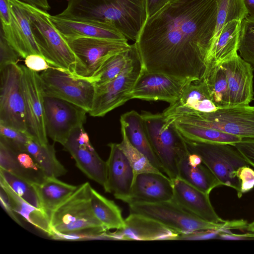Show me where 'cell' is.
Instances as JSON below:
<instances>
[{
    "instance_id": "44",
    "label": "cell",
    "mask_w": 254,
    "mask_h": 254,
    "mask_svg": "<svg viewBox=\"0 0 254 254\" xmlns=\"http://www.w3.org/2000/svg\"><path fill=\"white\" fill-rule=\"evenodd\" d=\"M245 160L254 168V139L244 138L233 145Z\"/></svg>"
},
{
    "instance_id": "49",
    "label": "cell",
    "mask_w": 254,
    "mask_h": 254,
    "mask_svg": "<svg viewBox=\"0 0 254 254\" xmlns=\"http://www.w3.org/2000/svg\"><path fill=\"white\" fill-rule=\"evenodd\" d=\"M23 2L29 4L42 10L48 11L51 7L48 0H18Z\"/></svg>"
},
{
    "instance_id": "25",
    "label": "cell",
    "mask_w": 254,
    "mask_h": 254,
    "mask_svg": "<svg viewBox=\"0 0 254 254\" xmlns=\"http://www.w3.org/2000/svg\"><path fill=\"white\" fill-rule=\"evenodd\" d=\"M241 22V20L234 19L223 27L217 39L209 49L202 80L221 63L238 54Z\"/></svg>"
},
{
    "instance_id": "29",
    "label": "cell",
    "mask_w": 254,
    "mask_h": 254,
    "mask_svg": "<svg viewBox=\"0 0 254 254\" xmlns=\"http://www.w3.org/2000/svg\"><path fill=\"white\" fill-rule=\"evenodd\" d=\"M167 109L211 112L218 108L211 101L204 83L201 80H193L187 85L179 100Z\"/></svg>"
},
{
    "instance_id": "1",
    "label": "cell",
    "mask_w": 254,
    "mask_h": 254,
    "mask_svg": "<svg viewBox=\"0 0 254 254\" xmlns=\"http://www.w3.org/2000/svg\"><path fill=\"white\" fill-rule=\"evenodd\" d=\"M217 13V0H171L147 18L134 43L142 68L201 80Z\"/></svg>"
},
{
    "instance_id": "38",
    "label": "cell",
    "mask_w": 254,
    "mask_h": 254,
    "mask_svg": "<svg viewBox=\"0 0 254 254\" xmlns=\"http://www.w3.org/2000/svg\"><path fill=\"white\" fill-rule=\"evenodd\" d=\"M0 177L26 202L42 210L38 193L33 184L0 168Z\"/></svg>"
},
{
    "instance_id": "45",
    "label": "cell",
    "mask_w": 254,
    "mask_h": 254,
    "mask_svg": "<svg viewBox=\"0 0 254 254\" xmlns=\"http://www.w3.org/2000/svg\"><path fill=\"white\" fill-rule=\"evenodd\" d=\"M25 64L28 68L37 72L44 71L51 67L43 56L36 54L28 56L25 59Z\"/></svg>"
},
{
    "instance_id": "24",
    "label": "cell",
    "mask_w": 254,
    "mask_h": 254,
    "mask_svg": "<svg viewBox=\"0 0 254 254\" xmlns=\"http://www.w3.org/2000/svg\"><path fill=\"white\" fill-rule=\"evenodd\" d=\"M53 25L64 38L96 37L123 41L127 39L113 26L96 21L71 19L49 14Z\"/></svg>"
},
{
    "instance_id": "46",
    "label": "cell",
    "mask_w": 254,
    "mask_h": 254,
    "mask_svg": "<svg viewBox=\"0 0 254 254\" xmlns=\"http://www.w3.org/2000/svg\"><path fill=\"white\" fill-rule=\"evenodd\" d=\"M0 204L4 210L15 222L21 226L23 224L20 221L18 215L14 212L11 206L8 195L4 189L0 186Z\"/></svg>"
},
{
    "instance_id": "2",
    "label": "cell",
    "mask_w": 254,
    "mask_h": 254,
    "mask_svg": "<svg viewBox=\"0 0 254 254\" xmlns=\"http://www.w3.org/2000/svg\"><path fill=\"white\" fill-rule=\"evenodd\" d=\"M57 15L110 25L134 42L148 18L146 0H68Z\"/></svg>"
},
{
    "instance_id": "48",
    "label": "cell",
    "mask_w": 254,
    "mask_h": 254,
    "mask_svg": "<svg viewBox=\"0 0 254 254\" xmlns=\"http://www.w3.org/2000/svg\"><path fill=\"white\" fill-rule=\"evenodd\" d=\"M219 239L227 240H254V233H247L244 234H236L231 231L222 232L219 235Z\"/></svg>"
},
{
    "instance_id": "43",
    "label": "cell",
    "mask_w": 254,
    "mask_h": 254,
    "mask_svg": "<svg viewBox=\"0 0 254 254\" xmlns=\"http://www.w3.org/2000/svg\"><path fill=\"white\" fill-rule=\"evenodd\" d=\"M237 176L240 181L241 193L242 195L254 187V170L249 166L239 168L237 171Z\"/></svg>"
},
{
    "instance_id": "37",
    "label": "cell",
    "mask_w": 254,
    "mask_h": 254,
    "mask_svg": "<svg viewBox=\"0 0 254 254\" xmlns=\"http://www.w3.org/2000/svg\"><path fill=\"white\" fill-rule=\"evenodd\" d=\"M121 133L122 141L118 143V145L128 160L133 170L134 178L137 175L142 173H162L151 163L143 154L132 145L122 128Z\"/></svg>"
},
{
    "instance_id": "20",
    "label": "cell",
    "mask_w": 254,
    "mask_h": 254,
    "mask_svg": "<svg viewBox=\"0 0 254 254\" xmlns=\"http://www.w3.org/2000/svg\"><path fill=\"white\" fill-rule=\"evenodd\" d=\"M110 151L107 165V179L103 188L117 199L127 203L134 182L133 170L118 143L108 144Z\"/></svg>"
},
{
    "instance_id": "42",
    "label": "cell",
    "mask_w": 254,
    "mask_h": 254,
    "mask_svg": "<svg viewBox=\"0 0 254 254\" xmlns=\"http://www.w3.org/2000/svg\"><path fill=\"white\" fill-rule=\"evenodd\" d=\"M20 56L8 43L0 31V69L11 64H17Z\"/></svg>"
},
{
    "instance_id": "32",
    "label": "cell",
    "mask_w": 254,
    "mask_h": 254,
    "mask_svg": "<svg viewBox=\"0 0 254 254\" xmlns=\"http://www.w3.org/2000/svg\"><path fill=\"white\" fill-rule=\"evenodd\" d=\"M173 122L182 136L190 141L202 143H225L234 145L242 139L240 137L212 128Z\"/></svg>"
},
{
    "instance_id": "47",
    "label": "cell",
    "mask_w": 254,
    "mask_h": 254,
    "mask_svg": "<svg viewBox=\"0 0 254 254\" xmlns=\"http://www.w3.org/2000/svg\"><path fill=\"white\" fill-rule=\"evenodd\" d=\"M148 18L156 13L171 0H146Z\"/></svg>"
},
{
    "instance_id": "34",
    "label": "cell",
    "mask_w": 254,
    "mask_h": 254,
    "mask_svg": "<svg viewBox=\"0 0 254 254\" xmlns=\"http://www.w3.org/2000/svg\"><path fill=\"white\" fill-rule=\"evenodd\" d=\"M26 150L35 159L47 177L58 178L65 175L67 170L58 160L53 145H42L30 138Z\"/></svg>"
},
{
    "instance_id": "7",
    "label": "cell",
    "mask_w": 254,
    "mask_h": 254,
    "mask_svg": "<svg viewBox=\"0 0 254 254\" xmlns=\"http://www.w3.org/2000/svg\"><path fill=\"white\" fill-rule=\"evenodd\" d=\"M141 115L150 143L163 171L172 181L176 179L179 161L189 152L185 138L174 123L166 119L162 113L143 111Z\"/></svg>"
},
{
    "instance_id": "22",
    "label": "cell",
    "mask_w": 254,
    "mask_h": 254,
    "mask_svg": "<svg viewBox=\"0 0 254 254\" xmlns=\"http://www.w3.org/2000/svg\"><path fill=\"white\" fill-rule=\"evenodd\" d=\"M172 181L162 173L147 172L137 175L127 203H158L173 199Z\"/></svg>"
},
{
    "instance_id": "13",
    "label": "cell",
    "mask_w": 254,
    "mask_h": 254,
    "mask_svg": "<svg viewBox=\"0 0 254 254\" xmlns=\"http://www.w3.org/2000/svg\"><path fill=\"white\" fill-rule=\"evenodd\" d=\"M27 134L42 145L49 144L45 125L44 95L38 72L20 65Z\"/></svg>"
},
{
    "instance_id": "31",
    "label": "cell",
    "mask_w": 254,
    "mask_h": 254,
    "mask_svg": "<svg viewBox=\"0 0 254 254\" xmlns=\"http://www.w3.org/2000/svg\"><path fill=\"white\" fill-rule=\"evenodd\" d=\"M90 202L94 215L108 231L119 230L125 226V219L119 207L92 188Z\"/></svg>"
},
{
    "instance_id": "39",
    "label": "cell",
    "mask_w": 254,
    "mask_h": 254,
    "mask_svg": "<svg viewBox=\"0 0 254 254\" xmlns=\"http://www.w3.org/2000/svg\"><path fill=\"white\" fill-rule=\"evenodd\" d=\"M238 51L241 58L254 66V19L248 16L241 22Z\"/></svg>"
},
{
    "instance_id": "27",
    "label": "cell",
    "mask_w": 254,
    "mask_h": 254,
    "mask_svg": "<svg viewBox=\"0 0 254 254\" xmlns=\"http://www.w3.org/2000/svg\"><path fill=\"white\" fill-rule=\"evenodd\" d=\"M121 128L129 141L143 154L151 163L162 172V167L150 143L144 119L141 114L131 110L123 114L120 118Z\"/></svg>"
},
{
    "instance_id": "9",
    "label": "cell",
    "mask_w": 254,
    "mask_h": 254,
    "mask_svg": "<svg viewBox=\"0 0 254 254\" xmlns=\"http://www.w3.org/2000/svg\"><path fill=\"white\" fill-rule=\"evenodd\" d=\"M39 75L44 96L65 100L82 108L88 113L90 112L95 92L93 82L53 66Z\"/></svg>"
},
{
    "instance_id": "5",
    "label": "cell",
    "mask_w": 254,
    "mask_h": 254,
    "mask_svg": "<svg viewBox=\"0 0 254 254\" xmlns=\"http://www.w3.org/2000/svg\"><path fill=\"white\" fill-rule=\"evenodd\" d=\"M128 205L130 213L150 217L179 233L206 229L244 230L248 224L243 219L210 222L187 212L172 200L158 203L135 202Z\"/></svg>"
},
{
    "instance_id": "28",
    "label": "cell",
    "mask_w": 254,
    "mask_h": 254,
    "mask_svg": "<svg viewBox=\"0 0 254 254\" xmlns=\"http://www.w3.org/2000/svg\"><path fill=\"white\" fill-rule=\"evenodd\" d=\"M42 210L50 219L54 211L78 188L62 182L57 178L47 177L40 184L34 185Z\"/></svg>"
},
{
    "instance_id": "11",
    "label": "cell",
    "mask_w": 254,
    "mask_h": 254,
    "mask_svg": "<svg viewBox=\"0 0 254 254\" xmlns=\"http://www.w3.org/2000/svg\"><path fill=\"white\" fill-rule=\"evenodd\" d=\"M142 68L138 52L127 67L116 77L102 85L94 86L92 106L88 113L95 117L104 116L129 100L128 95Z\"/></svg>"
},
{
    "instance_id": "12",
    "label": "cell",
    "mask_w": 254,
    "mask_h": 254,
    "mask_svg": "<svg viewBox=\"0 0 254 254\" xmlns=\"http://www.w3.org/2000/svg\"><path fill=\"white\" fill-rule=\"evenodd\" d=\"M0 124L27 134L21 68L17 64L0 69Z\"/></svg>"
},
{
    "instance_id": "19",
    "label": "cell",
    "mask_w": 254,
    "mask_h": 254,
    "mask_svg": "<svg viewBox=\"0 0 254 254\" xmlns=\"http://www.w3.org/2000/svg\"><path fill=\"white\" fill-rule=\"evenodd\" d=\"M179 233L156 220L142 214L130 213L125 219V226L106 233L107 240H175Z\"/></svg>"
},
{
    "instance_id": "8",
    "label": "cell",
    "mask_w": 254,
    "mask_h": 254,
    "mask_svg": "<svg viewBox=\"0 0 254 254\" xmlns=\"http://www.w3.org/2000/svg\"><path fill=\"white\" fill-rule=\"evenodd\" d=\"M185 139L189 152L199 156L223 186L235 189L238 197H241L237 171L240 167L250 165L238 150L229 144L202 143Z\"/></svg>"
},
{
    "instance_id": "10",
    "label": "cell",
    "mask_w": 254,
    "mask_h": 254,
    "mask_svg": "<svg viewBox=\"0 0 254 254\" xmlns=\"http://www.w3.org/2000/svg\"><path fill=\"white\" fill-rule=\"evenodd\" d=\"M65 39L77 58L75 76L88 79L110 56L131 47L127 41L89 37Z\"/></svg>"
},
{
    "instance_id": "3",
    "label": "cell",
    "mask_w": 254,
    "mask_h": 254,
    "mask_svg": "<svg viewBox=\"0 0 254 254\" xmlns=\"http://www.w3.org/2000/svg\"><path fill=\"white\" fill-rule=\"evenodd\" d=\"M91 189L88 182L78 186L54 211L50 219V237L70 241L106 239L108 230L96 218L91 207Z\"/></svg>"
},
{
    "instance_id": "40",
    "label": "cell",
    "mask_w": 254,
    "mask_h": 254,
    "mask_svg": "<svg viewBox=\"0 0 254 254\" xmlns=\"http://www.w3.org/2000/svg\"><path fill=\"white\" fill-rule=\"evenodd\" d=\"M0 138L19 148L26 150L25 145L30 138L27 134L0 124Z\"/></svg>"
},
{
    "instance_id": "14",
    "label": "cell",
    "mask_w": 254,
    "mask_h": 254,
    "mask_svg": "<svg viewBox=\"0 0 254 254\" xmlns=\"http://www.w3.org/2000/svg\"><path fill=\"white\" fill-rule=\"evenodd\" d=\"M44 106L47 135L63 146L71 132L86 122L88 113L65 100L44 96Z\"/></svg>"
},
{
    "instance_id": "35",
    "label": "cell",
    "mask_w": 254,
    "mask_h": 254,
    "mask_svg": "<svg viewBox=\"0 0 254 254\" xmlns=\"http://www.w3.org/2000/svg\"><path fill=\"white\" fill-rule=\"evenodd\" d=\"M217 2L216 26L210 46L217 39L227 23L234 19L242 21L248 15L243 0H217Z\"/></svg>"
},
{
    "instance_id": "6",
    "label": "cell",
    "mask_w": 254,
    "mask_h": 254,
    "mask_svg": "<svg viewBox=\"0 0 254 254\" xmlns=\"http://www.w3.org/2000/svg\"><path fill=\"white\" fill-rule=\"evenodd\" d=\"M30 19L32 33L42 56L53 67L75 76L77 58L66 39L53 25L47 11L21 1Z\"/></svg>"
},
{
    "instance_id": "17",
    "label": "cell",
    "mask_w": 254,
    "mask_h": 254,
    "mask_svg": "<svg viewBox=\"0 0 254 254\" xmlns=\"http://www.w3.org/2000/svg\"><path fill=\"white\" fill-rule=\"evenodd\" d=\"M10 21L1 25V31L8 43L20 57L25 59L32 54L42 56L36 42L29 17L18 0H8Z\"/></svg>"
},
{
    "instance_id": "15",
    "label": "cell",
    "mask_w": 254,
    "mask_h": 254,
    "mask_svg": "<svg viewBox=\"0 0 254 254\" xmlns=\"http://www.w3.org/2000/svg\"><path fill=\"white\" fill-rule=\"evenodd\" d=\"M190 81L162 73L149 72L142 68L128 96L129 100H160L171 105L179 100Z\"/></svg>"
},
{
    "instance_id": "41",
    "label": "cell",
    "mask_w": 254,
    "mask_h": 254,
    "mask_svg": "<svg viewBox=\"0 0 254 254\" xmlns=\"http://www.w3.org/2000/svg\"><path fill=\"white\" fill-rule=\"evenodd\" d=\"M229 231L230 230L223 229H206L187 233H179L175 240H202L219 239L221 233Z\"/></svg>"
},
{
    "instance_id": "30",
    "label": "cell",
    "mask_w": 254,
    "mask_h": 254,
    "mask_svg": "<svg viewBox=\"0 0 254 254\" xmlns=\"http://www.w3.org/2000/svg\"><path fill=\"white\" fill-rule=\"evenodd\" d=\"M0 186L6 192L14 212L25 221L50 237L52 234L50 221L45 212L26 202L14 192L1 177Z\"/></svg>"
},
{
    "instance_id": "51",
    "label": "cell",
    "mask_w": 254,
    "mask_h": 254,
    "mask_svg": "<svg viewBox=\"0 0 254 254\" xmlns=\"http://www.w3.org/2000/svg\"><path fill=\"white\" fill-rule=\"evenodd\" d=\"M246 230L251 232H254V221L248 224Z\"/></svg>"
},
{
    "instance_id": "16",
    "label": "cell",
    "mask_w": 254,
    "mask_h": 254,
    "mask_svg": "<svg viewBox=\"0 0 254 254\" xmlns=\"http://www.w3.org/2000/svg\"><path fill=\"white\" fill-rule=\"evenodd\" d=\"M63 146L74 159L76 166L104 188L107 179L106 161L101 158L91 144L83 126L71 132Z\"/></svg>"
},
{
    "instance_id": "26",
    "label": "cell",
    "mask_w": 254,
    "mask_h": 254,
    "mask_svg": "<svg viewBox=\"0 0 254 254\" xmlns=\"http://www.w3.org/2000/svg\"><path fill=\"white\" fill-rule=\"evenodd\" d=\"M178 178L201 191L209 194L215 188L223 186L196 154L189 152L179 161Z\"/></svg>"
},
{
    "instance_id": "4",
    "label": "cell",
    "mask_w": 254,
    "mask_h": 254,
    "mask_svg": "<svg viewBox=\"0 0 254 254\" xmlns=\"http://www.w3.org/2000/svg\"><path fill=\"white\" fill-rule=\"evenodd\" d=\"M168 117L172 121L212 128L242 139H254V106L219 108L211 112L178 109L171 111Z\"/></svg>"
},
{
    "instance_id": "36",
    "label": "cell",
    "mask_w": 254,
    "mask_h": 254,
    "mask_svg": "<svg viewBox=\"0 0 254 254\" xmlns=\"http://www.w3.org/2000/svg\"><path fill=\"white\" fill-rule=\"evenodd\" d=\"M201 81L205 84L211 101L218 108L230 107L227 79L220 66H217Z\"/></svg>"
},
{
    "instance_id": "23",
    "label": "cell",
    "mask_w": 254,
    "mask_h": 254,
    "mask_svg": "<svg viewBox=\"0 0 254 254\" xmlns=\"http://www.w3.org/2000/svg\"><path fill=\"white\" fill-rule=\"evenodd\" d=\"M174 195L172 200L187 212L212 223L225 220L220 217L213 207L209 195L206 194L180 178L172 181Z\"/></svg>"
},
{
    "instance_id": "33",
    "label": "cell",
    "mask_w": 254,
    "mask_h": 254,
    "mask_svg": "<svg viewBox=\"0 0 254 254\" xmlns=\"http://www.w3.org/2000/svg\"><path fill=\"white\" fill-rule=\"evenodd\" d=\"M137 52L134 43L129 49L110 56L89 80L93 82L94 86L112 80L124 71Z\"/></svg>"
},
{
    "instance_id": "18",
    "label": "cell",
    "mask_w": 254,
    "mask_h": 254,
    "mask_svg": "<svg viewBox=\"0 0 254 254\" xmlns=\"http://www.w3.org/2000/svg\"><path fill=\"white\" fill-rule=\"evenodd\" d=\"M219 66L227 79L230 106L249 105L254 100V67L238 54Z\"/></svg>"
},
{
    "instance_id": "50",
    "label": "cell",
    "mask_w": 254,
    "mask_h": 254,
    "mask_svg": "<svg viewBox=\"0 0 254 254\" xmlns=\"http://www.w3.org/2000/svg\"><path fill=\"white\" fill-rule=\"evenodd\" d=\"M248 12V16L254 19V0H243Z\"/></svg>"
},
{
    "instance_id": "21",
    "label": "cell",
    "mask_w": 254,
    "mask_h": 254,
    "mask_svg": "<svg viewBox=\"0 0 254 254\" xmlns=\"http://www.w3.org/2000/svg\"><path fill=\"white\" fill-rule=\"evenodd\" d=\"M0 168L33 185L42 183L47 178L34 157L0 138Z\"/></svg>"
}]
</instances>
